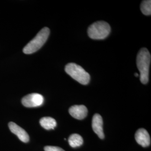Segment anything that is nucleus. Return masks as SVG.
<instances>
[{
	"instance_id": "14",
	"label": "nucleus",
	"mask_w": 151,
	"mask_h": 151,
	"mask_svg": "<svg viewBox=\"0 0 151 151\" xmlns=\"http://www.w3.org/2000/svg\"><path fill=\"white\" fill-rule=\"evenodd\" d=\"M134 76H136V77H138L139 75H138V74L137 73H134Z\"/></svg>"
},
{
	"instance_id": "6",
	"label": "nucleus",
	"mask_w": 151,
	"mask_h": 151,
	"mask_svg": "<svg viewBox=\"0 0 151 151\" xmlns=\"http://www.w3.org/2000/svg\"><path fill=\"white\" fill-rule=\"evenodd\" d=\"M92 127L93 132L101 138H104L103 131V120L101 116L99 114H95L92 118Z\"/></svg>"
},
{
	"instance_id": "3",
	"label": "nucleus",
	"mask_w": 151,
	"mask_h": 151,
	"mask_svg": "<svg viewBox=\"0 0 151 151\" xmlns=\"http://www.w3.org/2000/svg\"><path fill=\"white\" fill-rule=\"evenodd\" d=\"M65 71L70 77L83 85H87L90 80V76L82 67L74 63L65 65Z\"/></svg>"
},
{
	"instance_id": "13",
	"label": "nucleus",
	"mask_w": 151,
	"mask_h": 151,
	"mask_svg": "<svg viewBox=\"0 0 151 151\" xmlns=\"http://www.w3.org/2000/svg\"><path fill=\"white\" fill-rule=\"evenodd\" d=\"M45 151H65L62 148L56 146H45L44 147Z\"/></svg>"
},
{
	"instance_id": "11",
	"label": "nucleus",
	"mask_w": 151,
	"mask_h": 151,
	"mask_svg": "<svg viewBox=\"0 0 151 151\" xmlns=\"http://www.w3.org/2000/svg\"><path fill=\"white\" fill-rule=\"evenodd\" d=\"M83 140L81 135L78 134H73L70 135L68 138V143L70 147L76 148L82 146Z\"/></svg>"
},
{
	"instance_id": "12",
	"label": "nucleus",
	"mask_w": 151,
	"mask_h": 151,
	"mask_svg": "<svg viewBox=\"0 0 151 151\" xmlns=\"http://www.w3.org/2000/svg\"><path fill=\"white\" fill-rule=\"evenodd\" d=\"M140 10L142 12L147 16L151 15V1L146 0L143 1L140 5Z\"/></svg>"
},
{
	"instance_id": "4",
	"label": "nucleus",
	"mask_w": 151,
	"mask_h": 151,
	"mask_svg": "<svg viewBox=\"0 0 151 151\" xmlns=\"http://www.w3.org/2000/svg\"><path fill=\"white\" fill-rule=\"evenodd\" d=\"M111 31V27L106 22L100 21L93 23L88 28V37L92 39L101 40L106 38Z\"/></svg>"
},
{
	"instance_id": "2",
	"label": "nucleus",
	"mask_w": 151,
	"mask_h": 151,
	"mask_svg": "<svg viewBox=\"0 0 151 151\" xmlns=\"http://www.w3.org/2000/svg\"><path fill=\"white\" fill-rule=\"evenodd\" d=\"M50 34L48 27H44L38 32L35 37L32 39L23 49L25 54H32L41 48L47 40Z\"/></svg>"
},
{
	"instance_id": "7",
	"label": "nucleus",
	"mask_w": 151,
	"mask_h": 151,
	"mask_svg": "<svg viewBox=\"0 0 151 151\" xmlns=\"http://www.w3.org/2000/svg\"><path fill=\"white\" fill-rule=\"evenodd\" d=\"M9 127L11 132L17 135V137L21 141L24 143H27L29 141V136L27 132L16 123L14 122L9 123Z\"/></svg>"
},
{
	"instance_id": "1",
	"label": "nucleus",
	"mask_w": 151,
	"mask_h": 151,
	"mask_svg": "<svg viewBox=\"0 0 151 151\" xmlns=\"http://www.w3.org/2000/svg\"><path fill=\"white\" fill-rule=\"evenodd\" d=\"M151 54L145 48L139 50L137 57V65L140 72V80L143 84H147L149 80V69L151 63Z\"/></svg>"
},
{
	"instance_id": "5",
	"label": "nucleus",
	"mask_w": 151,
	"mask_h": 151,
	"mask_svg": "<svg viewBox=\"0 0 151 151\" xmlns=\"http://www.w3.org/2000/svg\"><path fill=\"white\" fill-rule=\"evenodd\" d=\"M22 105L27 108H34L41 106L44 102V97L37 93L29 94L22 99Z\"/></svg>"
},
{
	"instance_id": "9",
	"label": "nucleus",
	"mask_w": 151,
	"mask_h": 151,
	"mask_svg": "<svg viewBox=\"0 0 151 151\" xmlns=\"http://www.w3.org/2000/svg\"><path fill=\"white\" fill-rule=\"evenodd\" d=\"M69 113L74 118L82 120L86 117L88 110L86 107L83 105H73L70 108Z\"/></svg>"
},
{
	"instance_id": "10",
	"label": "nucleus",
	"mask_w": 151,
	"mask_h": 151,
	"mask_svg": "<svg viewBox=\"0 0 151 151\" xmlns=\"http://www.w3.org/2000/svg\"><path fill=\"white\" fill-rule=\"evenodd\" d=\"M40 125L45 129H53L57 126L55 119L51 117H44L40 120Z\"/></svg>"
},
{
	"instance_id": "8",
	"label": "nucleus",
	"mask_w": 151,
	"mask_h": 151,
	"mask_svg": "<svg viewBox=\"0 0 151 151\" xmlns=\"http://www.w3.org/2000/svg\"><path fill=\"white\" fill-rule=\"evenodd\" d=\"M135 140L140 146L146 147L151 145V138L146 129L140 128L138 130L135 134Z\"/></svg>"
}]
</instances>
